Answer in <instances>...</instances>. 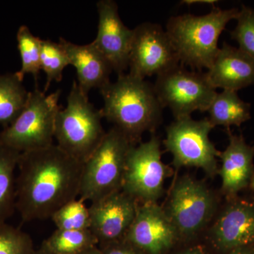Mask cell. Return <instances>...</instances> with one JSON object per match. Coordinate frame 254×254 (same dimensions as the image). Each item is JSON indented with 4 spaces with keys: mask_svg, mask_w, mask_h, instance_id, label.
Returning a JSON list of instances; mask_svg holds the SVG:
<instances>
[{
    "mask_svg": "<svg viewBox=\"0 0 254 254\" xmlns=\"http://www.w3.org/2000/svg\"><path fill=\"white\" fill-rule=\"evenodd\" d=\"M16 210L23 222L50 218L79 196L83 164L57 144L21 153Z\"/></svg>",
    "mask_w": 254,
    "mask_h": 254,
    "instance_id": "cell-1",
    "label": "cell"
},
{
    "mask_svg": "<svg viewBox=\"0 0 254 254\" xmlns=\"http://www.w3.org/2000/svg\"><path fill=\"white\" fill-rule=\"evenodd\" d=\"M103 118L136 145L145 131H154L163 119V107L154 85L129 73L119 75L100 89Z\"/></svg>",
    "mask_w": 254,
    "mask_h": 254,
    "instance_id": "cell-2",
    "label": "cell"
},
{
    "mask_svg": "<svg viewBox=\"0 0 254 254\" xmlns=\"http://www.w3.org/2000/svg\"><path fill=\"white\" fill-rule=\"evenodd\" d=\"M240 9L213 8L202 16L187 14L172 16L166 31L182 65L209 69L220 48L218 40L227 23L237 19Z\"/></svg>",
    "mask_w": 254,
    "mask_h": 254,
    "instance_id": "cell-3",
    "label": "cell"
},
{
    "mask_svg": "<svg viewBox=\"0 0 254 254\" xmlns=\"http://www.w3.org/2000/svg\"><path fill=\"white\" fill-rule=\"evenodd\" d=\"M101 110L90 103L88 95L73 80L66 107L58 112L55 121L57 145L83 164L93 154L106 134L102 124Z\"/></svg>",
    "mask_w": 254,
    "mask_h": 254,
    "instance_id": "cell-4",
    "label": "cell"
},
{
    "mask_svg": "<svg viewBox=\"0 0 254 254\" xmlns=\"http://www.w3.org/2000/svg\"><path fill=\"white\" fill-rule=\"evenodd\" d=\"M61 91L46 95L36 87L14 123L0 132V141L19 153L53 144Z\"/></svg>",
    "mask_w": 254,
    "mask_h": 254,
    "instance_id": "cell-5",
    "label": "cell"
},
{
    "mask_svg": "<svg viewBox=\"0 0 254 254\" xmlns=\"http://www.w3.org/2000/svg\"><path fill=\"white\" fill-rule=\"evenodd\" d=\"M133 144L115 127L83 164L79 198L94 202L121 190L127 154Z\"/></svg>",
    "mask_w": 254,
    "mask_h": 254,
    "instance_id": "cell-6",
    "label": "cell"
},
{
    "mask_svg": "<svg viewBox=\"0 0 254 254\" xmlns=\"http://www.w3.org/2000/svg\"><path fill=\"white\" fill-rule=\"evenodd\" d=\"M208 119L194 120L191 117L175 119L167 128L165 148L173 157L176 168L183 167L200 168L209 176L218 173L220 155L209 138L214 128Z\"/></svg>",
    "mask_w": 254,
    "mask_h": 254,
    "instance_id": "cell-7",
    "label": "cell"
},
{
    "mask_svg": "<svg viewBox=\"0 0 254 254\" xmlns=\"http://www.w3.org/2000/svg\"><path fill=\"white\" fill-rule=\"evenodd\" d=\"M161 155L160 139L155 135L128 150L121 190L138 203H157L163 194L170 169Z\"/></svg>",
    "mask_w": 254,
    "mask_h": 254,
    "instance_id": "cell-8",
    "label": "cell"
},
{
    "mask_svg": "<svg viewBox=\"0 0 254 254\" xmlns=\"http://www.w3.org/2000/svg\"><path fill=\"white\" fill-rule=\"evenodd\" d=\"M153 85L162 106L170 109L175 119L208 111L217 94L205 73L188 71L181 64L157 76Z\"/></svg>",
    "mask_w": 254,
    "mask_h": 254,
    "instance_id": "cell-9",
    "label": "cell"
},
{
    "mask_svg": "<svg viewBox=\"0 0 254 254\" xmlns=\"http://www.w3.org/2000/svg\"><path fill=\"white\" fill-rule=\"evenodd\" d=\"M215 209V200L205 184L183 176L174 184L165 213L177 235L193 236L208 223Z\"/></svg>",
    "mask_w": 254,
    "mask_h": 254,
    "instance_id": "cell-10",
    "label": "cell"
},
{
    "mask_svg": "<svg viewBox=\"0 0 254 254\" xmlns=\"http://www.w3.org/2000/svg\"><path fill=\"white\" fill-rule=\"evenodd\" d=\"M128 66L129 74L146 76L167 72L180 64L166 31L160 25L145 22L133 29Z\"/></svg>",
    "mask_w": 254,
    "mask_h": 254,
    "instance_id": "cell-11",
    "label": "cell"
},
{
    "mask_svg": "<svg viewBox=\"0 0 254 254\" xmlns=\"http://www.w3.org/2000/svg\"><path fill=\"white\" fill-rule=\"evenodd\" d=\"M139 203L122 190H117L89 207L90 230L98 245L123 240L136 216Z\"/></svg>",
    "mask_w": 254,
    "mask_h": 254,
    "instance_id": "cell-12",
    "label": "cell"
},
{
    "mask_svg": "<svg viewBox=\"0 0 254 254\" xmlns=\"http://www.w3.org/2000/svg\"><path fill=\"white\" fill-rule=\"evenodd\" d=\"M98 34L93 44L108 60L114 71L123 74L128 66L133 29L125 26L119 14L118 4L113 0L97 2Z\"/></svg>",
    "mask_w": 254,
    "mask_h": 254,
    "instance_id": "cell-13",
    "label": "cell"
},
{
    "mask_svg": "<svg viewBox=\"0 0 254 254\" xmlns=\"http://www.w3.org/2000/svg\"><path fill=\"white\" fill-rule=\"evenodd\" d=\"M176 230L157 203H139L125 240L146 254H162L173 246Z\"/></svg>",
    "mask_w": 254,
    "mask_h": 254,
    "instance_id": "cell-14",
    "label": "cell"
},
{
    "mask_svg": "<svg viewBox=\"0 0 254 254\" xmlns=\"http://www.w3.org/2000/svg\"><path fill=\"white\" fill-rule=\"evenodd\" d=\"M205 75L215 89L237 92L254 85V59L240 48L224 43Z\"/></svg>",
    "mask_w": 254,
    "mask_h": 254,
    "instance_id": "cell-15",
    "label": "cell"
},
{
    "mask_svg": "<svg viewBox=\"0 0 254 254\" xmlns=\"http://www.w3.org/2000/svg\"><path fill=\"white\" fill-rule=\"evenodd\" d=\"M214 243L221 250H234L254 242V203L240 200L232 203L212 229Z\"/></svg>",
    "mask_w": 254,
    "mask_h": 254,
    "instance_id": "cell-16",
    "label": "cell"
},
{
    "mask_svg": "<svg viewBox=\"0 0 254 254\" xmlns=\"http://www.w3.org/2000/svg\"><path fill=\"white\" fill-rule=\"evenodd\" d=\"M59 43L66 52L70 65L76 68L78 86L85 94L88 95L93 88L100 90L110 83L113 68L93 42L81 46L61 37Z\"/></svg>",
    "mask_w": 254,
    "mask_h": 254,
    "instance_id": "cell-17",
    "label": "cell"
},
{
    "mask_svg": "<svg viewBox=\"0 0 254 254\" xmlns=\"http://www.w3.org/2000/svg\"><path fill=\"white\" fill-rule=\"evenodd\" d=\"M222 190L234 195L250 185L254 175V146L247 144L242 136L230 134V143L220 152Z\"/></svg>",
    "mask_w": 254,
    "mask_h": 254,
    "instance_id": "cell-18",
    "label": "cell"
},
{
    "mask_svg": "<svg viewBox=\"0 0 254 254\" xmlns=\"http://www.w3.org/2000/svg\"><path fill=\"white\" fill-rule=\"evenodd\" d=\"M209 121L214 127H240L251 118V105L243 101L237 91L217 93L208 110Z\"/></svg>",
    "mask_w": 254,
    "mask_h": 254,
    "instance_id": "cell-19",
    "label": "cell"
},
{
    "mask_svg": "<svg viewBox=\"0 0 254 254\" xmlns=\"http://www.w3.org/2000/svg\"><path fill=\"white\" fill-rule=\"evenodd\" d=\"M21 153L0 141V224L5 223L16 210V179Z\"/></svg>",
    "mask_w": 254,
    "mask_h": 254,
    "instance_id": "cell-20",
    "label": "cell"
},
{
    "mask_svg": "<svg viewBox=\"0 0 254 254\" xmlns=\"http://www.w3.org/2000/svg\"><path fill=\"white\" fill-rule=\"evenodd\" d=\"M28 92L15 73H0V125L4 128L14 123L21 113Z\"/></svg>",
    "mask_w": 254,
    "mask_h": 254,
    "instance_id": "cell-21",
    "label": "cell"
},
{
    "mask_svg": "<svg viewBox=\"0 0 254 254\" xmlns=\"http://www.w3.org/2000/svg\"><path fill=\"white\" fill-rule=\"evenodd\" d=\"M98 246V241L90 229L56 230L43 241L41 247L50 254H79Z\"/></svg>",
    "mask_w": 254,
    "mask_h": 254,
    "instance_id": "cell-22",
    "label": "cell"
},
{
    "mask_svg": "<svg viewBox=\"0 0 254 254\" xmlns=\"http://www.w3.org/2000/svg\"><path fill=\"white\" fill-rule=\"evenodd\" d=\"M18 50L21 60V68L16 71L18 78L23 81L26 74L33 75L38 87V79L41 66V38L35 36L27 26H20L16 33Z\"/></svg>",
    "mask_w": 254,
    "mask_h": 254,
    "instance_id": "cell-23",
    "label": "cell"
},
{
    "mask_svg": "<svg viewBox=\"0 0 254 254\" xmlns=\"http://www.w3.org/2000/svg\"><path fill=\"white\" fill-rule=\"evenodd\" d=\"M70 65L66 52L58 43L50 40H42L41 46V66L46 73V93L52 82H60L63 79L64 69Z\"/></svg>",
    "mask_w": 254,
    "mask_h": 254,
    "instance_id": "cell-24",
    "label": "cell"
},
{
    "mask_svg": "<svg viewBox=\"0 0 254 254\" xmlns=\"http://www.w3.org/2000/svg\"><path fill=\"white\" fill-rule=\"evenodd\" d=\"M50 219L58 230H83L91 227L89 208L80 198L64 205Z\"/></svg>",
    "mask_w": 254,
    "mask_h": 254,
    "instance_id": "cell-25",
    "label": "cell"
},
{
    "mask_svg": "<svg viewBox=\"0 0 254 254\" xmlns=\"http://www.w3.org/2000/svg\"><path fill=\"white\" fill-rule=\"evenodd\" d=\"M34 244L28 234L9 224H0V254H31Z\"/></svg>",
    "mask_w": 254,
    "mask_h": 254,
    "instance_id": "cell-26",
    "label": "cell"
},
{
    "mask_svg": "<svg viewBox=\"0 0 254 254\" xmlns=\"http://www.w3.org/2000/svg\"><path fill=\"white\" fill-rule=\"evenodd\" d=\"M236 20L232 38L239 43L240 50L254 59V10L242 5Z\"/></svg>",
    "mask_w": 254,
    "mask_h": 254,
    "instance_id": "cell-27",
    "label": "cell"
},
{
    "mask_svg": "<svg viewBox=\"0 0 254 254\" xmlns=\"http://www.w3.org/2000/svg\"><path fill=\"white\" fill-rule=\"evenodd\" d=\"M98 247L103 254H146L125 239L110 243L101 244L98 245Z\"/></svg>",
    "mask_w": 254,
    "mask_h": 254,
    "instance_id": "cell-28",
    "label": "cell"
},
{
    "mask_svg": "<svg viewBox=\"0 0 254 254\" xmlns=\"http://www.w3.org/2000/svg\"><path fill=\"white\" fill-rule=\"evenodd\" d=\"M246 247H242V248L232 250L231 253L230 254H254V251L246 248Z\"/></svg>",
    "mask_w": 254,
    "mask_h": 254,
    "instance_id": "cell-29",
    "label": "cell"
},
{
    "mask_svg": "<svg viewBox=\"0 0 254 254\" xmlns=\"http://www.w3.org/2000/svg\"><path fill=\"white\" fill-rule=\"evenodd\" d=\"M179 254H205V252L200 247H194Z\"/></svg>",
    "mask_w": 254,
    "mask_h": 254,
    "instance_id": "cell-30",
    "label": "cell"
},
{
    "mask_svg": "<svg viewBox=\"0 0 254 254\" xmlns=\"http://www.w3.org/2000/svg\"><path fill=\"white\" fill-rule=\"evenodd\" d=\"M183 2H185V4H195V3H198V4H212L215 5V3L216 2V1H214V0H203V1H185Z\"/></svg>",
    "mask_w": 254,
    "mask_h": 254,
    "instance_id": "cell-31",
    "label": "cell"
},
{
    "mask_svg": "<svg viewBox=\"0 0 254 254\" xmlns=\"http://www.w3.org/2000/svg\"><path fill=\"white\" fill-rule=\"evenodd\" d=\"M79 254H103L101 251H100L98 246L93 247V248L90 249V250L85 251Z\"/></svg>",
    "mask_w": 254,
    "mask_h": 254,
    "instance_id": "cell-32",
    "label": "cell"
},
{
    "mask_svg": "<svg viewBox=\"0 0 254 254\" xmlns=\"http://www.w3.org/2000/svg\"><path fill=\"white\" fill-rule=\"evenodd\" d=\"M31 254H50L48 253V252L46 250L43 248V247H41L38 250H35L34 252H33Z\"/></svg>",
    "mask_w": 254,
    "mask_h": 254,
    "instance_id": "cell-33",
    "label": "cell"
},
{
    "mask_svg": "<svg viewBox=\"0 0 254 254\" xmlns=\"http://www.w3.org/2000/svg\"><path fill=\"white\" fill-rule=\"evenodd\" d=\"M251 187H252V188L254 190V176L253 177V178H252V182H251L250 184Z\"/></svg>",
    "mask_w": 254,
    "mask_h": 254,
    "instance_id": "cell-34",
    "label": "cell"
}]
</instances>
